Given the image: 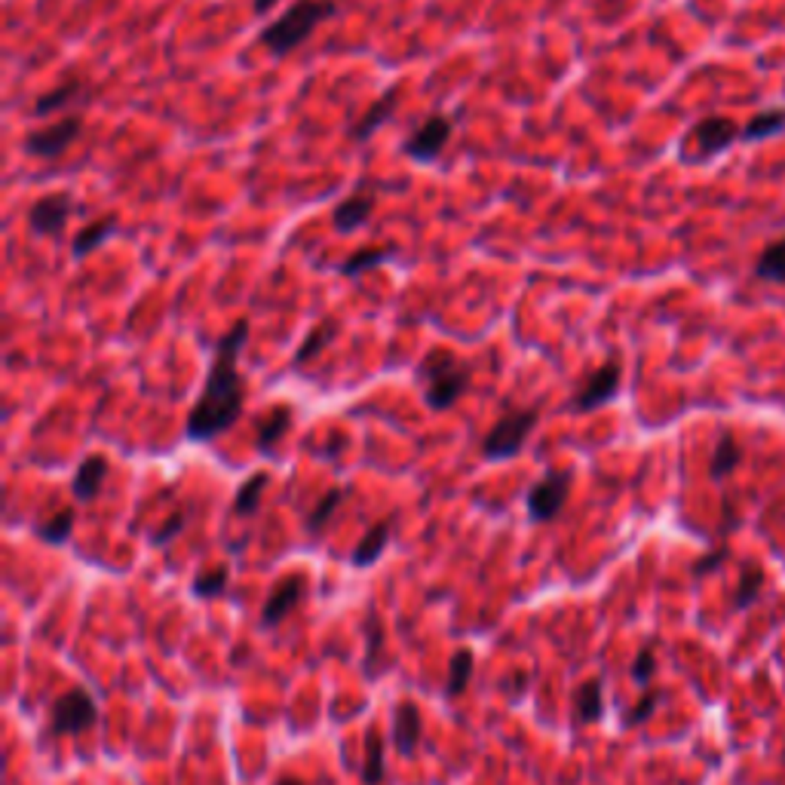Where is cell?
<instances>
[{
	"instance_id": "6da1fadb",
	"label": "cell",
	"mask_w": 785,
	"mask_h": 785,
	"mask_svg": "<svg viewBox=\"0 0 785 785\" xmlns=\"http://www.w3.org/2000/svg\"><path fill=\"white\" fill-rule=\"evenodd\" d=\"M245 341H249V319L245 316L237 319L230 331L218 338L203 390H199L197 402L188 411V421H184V436L190 442H212L243 417L245 381L239 375V354H243Z\"/></svg>"
},
{
	"instance_id": "7a4b0ae2",
	"label": "cell",
	"mask_w": 785,
	"mask_h": 785,
	"mask_svg": "<svg viewBox=\"0 0 785 785\" xmlns=\"http://www.w3.org/2000/svg\"><path fill=\"white\" fill-rule=\"evenodd\" d=\"M415 381L421 384L427 408L448 411L451 405H457V399L470 387V365L463 362L455 350L432 347L427 350V356L417 362Z\"/></svg>"
},
{
	"instance_id": "3957f363",
	"label": "cell",
	"mask_w": 785,
	"mask_h": 785,
	"mask_svg": "<svg viewBox=\"0 0 785 785\" xmlns=\"http://www.w3.org/2000/svg\"><path fill=\"white\" fill-rule=\"evenodd\" d=\"M335 12H338L335 0H295L283 16H276L270 25H264L258 40H261V46L274 58H285L314 35L325 19L335 16Z\"/></svg>"
},
{
	"instance_id": "277c9868",
	"label": "cell",
	"mask_w": 785,
	"mask_h": 785,
	"mask_svg": "<svg viewBox=\"0 0 785 785\" xmlns=\"http://www.w3.org/2000/svg\"><path fill=\"white\" fill-rule=\"evenodd\" d=\"M537 421H540V408H537V405H528V408H516V405H512V408L503 411V415L491 424V430L485 432L482 455L488 457V461H509V457H516L518 451L525 448V442L531 439Z\"/></svg>"
},
{
	"instance_id": "5b68a950",
	"label": "cell",
	"mask_w": 785,
	"mask_h": 785,
	"mask_svg": "<svg viewBox=\"0 0 785 785\" xmlns=\"http://www.w3.org/2000/svg\"><path fill=\"white\" fill-rule=\"evenodd\" d=\"M620 384H623V359L614 354L583 377L580 387L574 390V396L568 399V411L571 415H587V411L602 408L610 399H617Z\"/></svg>"
},
{
	"instance_id": "8992f818",
	"label": "cell",
	"mask_w": 785,
	"mask_h": 785,
	"mask_svg": "<svg viewBox=\"0 0 785 785\" xmlns=\"http://www.w3.org/2000/svg\"><path fill=\"white\" fill-rule=\"evenodd\" d=\"M98 721V706L83 688H71L52 703L50 709V734L52 736H68V734H86Z\"/></svg>"
},
{
	"instance_id": "52a82bcc",
	"label": "cell",
	"mask_w": 785,
	"mask_h": 785,
	"mask_svg": "<svg viewBox=\"0 0 785 785\" xmlns=\"http://www.w3.org/2000/svg\"><path fill=\"white\" fill-rule=\"evenodd\" d=\"M571 470H547L534 485L528 488L525 507H528L531 522H552L562 512L571 488Z\"/></svg>"
},
{
	"instance_id": "ba28073f",
	"label": "cell",
	"mask_w": 785,
	"mask_h": 785,
	"mask_svg": "<svg viewBox=\"0 0 785 785\" xmlns=\"http://www.w3.org/2000/svg\"><path fill=\"white\" fill-rule=\"evenodd\" d=\"M80 132H83V114H68V117L56 120V123L43 126V129L28 132L22 142V151L28 157L56 159L77 142Z\"/></svg>"
},
{
	"instance_id": "9c48e42d",
	"label": "cell",
	"mask_w": 785,
	"mask_h": 785,
	"mask_svg": "<svg viewBox=\"0 0 785 785\" xmlns=\"http://www.w3.org/2000/svg\"><path fill=\"white\" fill-rule=\"evenodd\" d=\"M451 136H455V117L436 111V114H430L408 138H405L402 151L411 159H417V163H430V159H436L439 154H442L445 144L451 142Z\"/></svg>"
},
{
	"instance_id": "30bf717a",
	"label": "cell",
	"mask_w": 785,
	"mask_h": 785,
	"mask_svg": "<svg viewBox=\"0 0 785 785\" xmlns=\"http://www.w3.org/2000/svg\"><path fill=\"white\" fill-rule=\"evenodd\" d=\"M740 132L742 129L730 117H703L700 123H694V126H690V132H688V138L694 142V148H696L694 159H700V163L715 159L718 154H724V151H727L734 142H740Z\"/></svg>"
},
{
	"instance_id": "8fae6325",
	"label": "cell",
	"mask_w": 785,
	"mask_h": 785,
	"mask_svg": "<svg viewBox=\"0 0 785 785\" xmlns=\"http://www.w3.org/2000/svg\"><path fill=\"white\" fill-rule=\"evenodd\" d=\"M71 212H74V197L68 190H50V194L37 197L28 206V228L37 237H56L65 230Z\"/></svg>"
},
{
	"instance_id": "7c38bea8",
	"label": "cell",
	"mask_w": 785,
	"mask_h": 785,
	"mask_svg": "<svg viewBox=\"0 0 785 785\" xmlns=\"http://www.w3.org/2000/svg\"><path fill=\"white\" fill-rule=\"evenodd\" d=\"M377 194L375 188H359L356 194L344 197L341 203L331 209V224H335L338 234H356L359 228L371 222V212H375Z\"/></svg>"
},
{
	"instance_id": "4fadbf2b",
	"label": "cell",
	"mask_w": 785,
	"mask_h": 785,
	"mask_svg": "<svg viewBox=\"0 0 785 785\" xmlns=\"http://www.w3.org/2000/svg\"><path fill=\"white\" fill-rule=\"evenodd\" d=\"M304 589H307V577L304 574H289L276 583V589L270 592V598L261 608V626H276L285 617L295 610V604L304 598Z\"/></svg>"
},
{
	"instance_id": "5bb4252c",
	"label": "cell",
	"mask_w": 785,
	"mask_h": 785,
	"mask_svg": "<svg viewBox=\"0 0 785 785\" xmlns=\"http://www.w3.org/2000/svg\"><path fill=\"white\" fill-rule=\"evenodd\" d=\"M421 727H424V718L417 703L402 700L396 706V711H392V749L402 758H411L417 751V742H421Z\"/></svg>"
},
{
	"instance_id": "9a60e30c",
	"label": "cell",
	"mask_w": 785,
	"mask_h": 785,
	"mask_svg": "<svg viewBox=\"0 0 785 785\" xmlns=\"http://www.w3.org/2000/svg\"><path fill=\"white\" fill-rule=\"evenodd\" d=\"M396 105H399V86H390L387 92H384L381 98H375V102L365 108V114L356 120L354 126H350V142L362 144L369 142L371 136H375L381 126H387L392 114H396Z\"/></svg>"
},
{
	"instance_id": "2e32d148",
	"label": "cell",
	"mask_w": 785,
	"mask_h": 785,
	"mask_svg": "<svg viewBox=\"0 0 785 785\" xmlns=\"http://www.w3.org/2000/svg\"><path fill=\"white\" fill-rule=\"evenodd\" d=\"M111 463L105 455H89L80 461V467L71 478V494H74L77 503H89L98 497V488H102L105 476H108Z\"/></svg>"
},
{
	"instance_id": "e0dca14e",
	"label": "cell",
	"mask_w": 785,
	"mask_h": 785,
	"mask_svg": "<svg viewBox=\"0 0 785 785\" xmlns=\"http://www.w3.org/2000/svg\"><path fill=\"white\" fill-rule=\"evenodd\" d=\"M390 669V654H387V632L377 614H369L365 620V675L375 681L384 672Z\"/></svg>"
},
{
	"instance_id": "ac0fdd59",
	"label": "cell",
	"mask_w": 785,
	"mask_h": 785,
	"mask_svg": "<svg viewBox=\"0 0 785 785\" xmlns=\"http://www.w3.org/2000/svg\"><path fill=\"white\" fill-rule=\"evenodd\" d=\"M111 234H117L114 212H108V215L96 218V222H89L86 228H80V234H74V243H71V258H74V261H83V258L92 255L98 245L108 243Z\"/></svg>"
},
{
	"instance_id": "d6986e66",
	"label": "cell",
	"mask_w": 785,
	"mask_h": 785,
	"mask_svg": "<svg viewBox=\"0 0 785 785\" xmlns=\"http://www.w3.org/2000/svg\"><path fill=\"white\" fill-rule=\"evenodd\" d=\"M399 255L396 245H362V249H356L350 258H344V264L338 268V274L347 276V279H356L362 274H369V270L381 268V264L392 261V258Z\"/></svg>"
},
{
	"instance_id": "ffe728a7",
	"label": "cell",
	"mask_w": 785,
	"mask_h": 785,
	"mask_svg": "<svg viewBox=\"0 0 785 785\" xmlns=\"http://www.w3.org/2000/svg\"><path fill=\"white\" fill-rule=\"evenodd\" d=\"M291 408L285 402H279L270 408V415L264 417L261 424H258V432H255V448L261 451V455H270V451L276 448L279 442H283V436L291 430Z\"/></svg>"
},
{
	"instance_id": "44dd1931",
	"label": "cell",
	"mask_w": 785,
	"mask_h": 785,
	"mask_svg": "<svg viewBox=\"0 0 785 785\" xmlns=\"http://www.w3.org/2000/svg\"><path fill=\"white\" fill-rule=\"evenodd\" d=\"M390 531H392V516L377 525H371L369 534L359 540V547L354 549V556H350L354 568H369V564H375L377 558L384 556V549H387V543H390Z\"/></svg>"
},
{
	"instance_id": "7402d4cb",
	"label": "cell",
	"mask_w": 785,
	"mask_h": 785,
	"mask_svg": "<svg viewBox=\"0 0 785 785\" xmlns=\"http://www.w3.org/2000/svg\"><path fill=\"white\" fill-rule=\"evenodd\" d=\"M335 338H338V319H331V316L319 319L314 329L307 331V338H304V341H301V347L295 350L291 362H295L298 369H301V365H307L310 359H316L319 354H323V350L329 347V344L335 341Z\"/></svg>"
},
{
	"instance_id": "603a6c76",
	"label": "cell",
	"mask_w": 785,
	"mask_h": 785,
	"mask_svg": "<svg viewBox=\"0 0 785 785\" xmlns=\"http://www.w3.org/2000/svg\"><path fill=\"white\" fill-rule=\"evenodd\" d=\"M740 463H742V448H740V442H736V439H734V432L724 430L721 436H718V442H715V451H711L709 476L715 478V482H721V478H727L730 472L740 467Z\"/></svg>"
},
{
	"instance_id": "cb8c5ba5",
	"label": "cell",
	"mask_w": 785,
	"mask_h": 785,
	"mask_svg": "<svg viewBox=\"0 0 785 785\" xmlns=\"http://www.w3.org/2000/svg\"><path fill=\"white\" fill-rule=\"evenodd\" d=\"M86 92V83L83 80H65L62 86H56V89L43 92V96L37 98L35 105H31V114L35 117H46L52 114V111H65L71 108V105L77 102L80 96Z\"/></svg>"
},
{
	"instance_id": "d4e9b609",
	"label": "cell",
	"mask_w": 785,
	"mask_h": 785,
	"mask_svg": "<svg viewBox=\"0 0 785 785\" xmlns=\"http://www.w3.org/2000/svg\"><path fill=\"white\" fill-rule=\"evenodd\" d=\"M574 711L577 721L583 724H595L604 711V694H602V678H589L577 688L574 694Z\"/></svg>"
},
{
	"instance_id": "484cf974",
	"label": "cell",
	"mask_w": 785,
	"mask_h": 785,
	"mask_svg": "<svg viewBox=\"0 0 785 785\" xmlns=\"http://www.w3.org/2000/svg\"><path fill=\"white\" fill-rule=\"evenodd\" d=\"M387 780V761H384V736L375 727L365 734V761H362V782L381 785Z\"/></svg>"
},
{
	"instance_id": "4316f807",
	"label": "cell",
	"mask_w": 785,
	"mask_h": 785,
	"mask_svg": "<svg viewBox=\"0 0 785 785\" xmlns=\"http://www.w3.org/2000/svg\"><path fill=\"white\" fill-rule=\"evenodd\" d=\"M755 276L764 279V283H776V285L785 283V237L764 245V252L755 261Z\"/></svg>"
},
{
	"instance_id": "83f0119b",
	"label": "cell",
	"mask_w": 785,
	"mask_h": 785,
	"mask_svg": "<svg viewBox=\"0 0 785 785\" xmlns=\"http://www.w3.org/2000/svg\"><path fill=\"white\" fill-rule=\"evenodd\" d=\"M780 132H785V108H770L751 117L749 123L742 126L740 138L742 142H764V138H773L780 136Z\"/></svg>"
},
{
	"instance_id": "f1b7e54d",
	"label": "cell",
	"mask_w": 785,
	"mask_h": 785,
	"mask_svg": "<svg viewBox=\"0 0 785 785\" xmlns=\"http://www.w3.org/2000/svg\"><path fill=\"white\" fill-rule=\"evenodd\" d=\"M268 482H270V476L261 470V472H252V476L239 485V491L234 497V512H237V516H255V512L261 509V497H264Z\"/></svg>"
},
{
	"instance_id": "f546056e",
	"label": "cell",
	"mask_w": 785,
	"mask_h": 785,
	"mask_svg": "<svg viewBox=\"0 0 785 785\" xmlns=\"http://www.w3.org/2000/svg\"><path fill=\"white\" fill-rule=\"evenodd\" d=\"M472 666H476V654H472L470 648H461L451 654V663H448V681H445V694L455 700V696H461L463 690H467L470 678H472Z\"/></svg>"
},
{
	"instance_id": "4dcf8cb0",
	"label": "cell",
	"mask_w": 785,
	"mask_h": 785,
	"mask_svg": "<svg viewBox=\"0 0 785 785\" xmlns=\"http://www.w3.org/2000/svg\"><path fill=\"white\" fill-rule=\"evenodd\" d=\"M74 518H77L74 507H65V509H58L56 516L46 518V522H40L35 528V534L40 537V540L52 543V547H62V543L71 537V531H74Z\"/></svg>"
},
{
	"instance_id": "1f68e13d",
	"label": "cell",
	"mask_w": 785,
	"mask_h": 785,
	"mask_svg": "<svg viewBox=\"0 0 785 785\" xmlns=\"http://www.w3.org/2000/svg\"><path fill=\"white\" fill-rule=\"evenodd\" d=\"M764 587V571L758 564H742L740 571V583H736V595H734V610H746L749 604L758 602Z\"/></svg>"
},
{
	"instance_id": "d6a6232c",
	"label": "cell",
	"mask_w": 785,
	"mask_h": 785,
	"mask_svg": "<svg viewBox=\"0 0 785 785\" xmlns=\"http://www.w3.org/2000/svg\"><path fill=\"white\" fill-rule=\"evenodd\" d=\"M230 583V564H215V568L203 571V574L194 577V587H190V592H194L197 598H215L222 595L224 587Z\"/></svg>"
},
{
	"instance_id": "836d02e7",
	"label": "cell",
	"mask_w": 785,
	"mask_h": 785,
	"mask_svg": "<svg viewBox=\"0 0 785 785\" xmlns=\"http://www.w3.org/2000/svg\"><path fill=\"white\" fill-rule=\"evenodd\" d=\"M344 494H347V491H344V488H331L329 494L319 497L316 507L310 509V516H307V531H310V534H319V531H323L325 525H329V518L335 516V509H338V507H341Z\"/></svg>"
},
{
	"instance_id": "e575fe53",
	"label": "cell",
	"mask_w": 785,
	"mask_h": 785,
	"mask_svg": "<svg viewBox=\"0 0 785 785\" xmlns=\"http://www.w3.org/2000/svg\"><path fill=\"white\" fill-rule=\"evenodd\" d=\"M654 672H657V654H654V641H648L638 650L635 663H632V681H635L638 688H648Z\"/></svg>"
},
{
	"instance_id": "d590c367",
	"label": "cell",
	"mask_w": 785,
	"mask_h": 785,
	"mask_svg": "<svg viewBox=\"0 0 785 785\" xmlns=\"http://www.w3.org/2000/svg\"><path fill=\"white\" fill-rule=\"evenodd\" d=\"M660 700H663L660 690H644L641 700H638L635 706L629 709V715L623 718V724H626V727H638V724H644L650 715H654V709L660 706Z\"/></svg>"
},
{
	"instance_id": "8d00e7d4",
	"label": "cell",
	"mask_w": 785,
	"mask_h": 785,
	"mask_svg": "<svg viewBox=\"0 0 785 785\" xmlns=\"http://www.w3.org/2000/svg\"><path fill=\"white\" fill-rule=\"evenodd\" d=\"M184 525H188V512H184V509L172 512V516L154 531V537H151V540H154V547H166L169 540H175V537L184 531Z\"/></svg>"
},
{
	"instance_id": "74e56055",
	"label": "cell",
	"mask_w": 785,
	"mask_h": 785,
	"mask_svg": "<svg viewBox=\"0 0 785 785\" xmlns=\"http://www.w3.org/2000/svg\"><path fill=\"white\" fill-rule=\"evenodd\" d=\"M727 556H730V549H727V547H718L715 552H706V556L696 558L694 568H690V571H694V577H706V574H711V571L721 568V562H724V558H727Z\"/></svg>"
},
{
	"instance_id": "f35d334b",
	"label": "cell",
	"mask_w": 785,
	"mask_h": 785,
	"mask_svg": "<svg viewBox=\"0 0 785 785\" xmlns=\"http://www.w3.org/2000/svg\"><path fill=\"white\" fill-rule=\"evenodd\" d=\"M276 4H279V0H252V10H255L258 16H268Z\"/></svg>"
},
{
	"instance_id": "ab89813d",
	"label": "cell",
	"mask_w": 785,
	"mask_h": 785,
	"mask_svg": "<svg viewBox=\"0 0 785 785\" xmlns=\"http://www.w3.org/2000/svg\"><path fill=\"white\" fill-rule=\"evenodd\" d=\"M276 785H304V782L298 780V776H279Z\"/></svg>"
}]
</instances>
